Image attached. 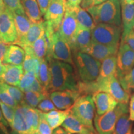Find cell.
Returning <instances> with one entry per match:
<instances>
[{"label": "cell", "mask_w": 134, "mask_h": 134, "mask_svg": "<svg viewBox=\"0 0 134 134\" xmlns=\"http://www.w3.org/2000/svg\"><path fill=\"white\" fill-rule=\"evenodd\" d=\"M46 59L51 72L50 93L66 90L79 91L80 81L73 65L51 57Z\"/></svg>", "instance_id": "1"}, {"label": "cell", "mask_w": 134, "mask_h": 134, "mask_svg": "<svg viewBox=\"0 0 134 134\" xmlns=\"http://www.w3.org/2000/svg\"><path fill=\"white\" fill-rule=\"evenodd\" d=\"M39 119L40 110L24 103L16 107L11 127L15 134H36Z\"/></svg>", "instance_id": "2"}, {"label": "cell", "mask_w": 134, "mask_h": 134, "mask_svg": "<svg viewBox=\"0 0 134 134\" xmlns=\"http://www.w3.org/2000/svg\"><path fill=\"white\" fill-rule=\"evenodd\" d=\"M73 59L80 81L88 83L96 81L99 75L100 61L81 51H73Z\"/></svg>", "instance_id": "3"}, {"label": "cell", "mask_w": 134, "mask_h": 134, "mask_svg": "<svg viewBox=\"0 0 134 134\" xmlns=\"http://www.w3.org/2000/svg\"><path fill=\"white\" fill-rule=\"evenodd\" d=\"M95 24L107 23L120 26L122 23L120 0H107L87 9Z\"/></svg>", "instance_id": "4"}, {"label": "cell", "mask_w": 134, "mask_h": 134, "mask_svg": "<svg viewBox=\"0 0 134 134\" xmlns=\"http://www.w3.org/2000/svg\"><path fill=\"white\" fill-rule=\"evenodd\" d=\"M95 109L93 95L82 94L69 110L91 132L97 133L93 125Z\"/></svg>", "instance_id": "5"}, {"label": "cell", "mask_w": 134, "mask_h": 134, "mask_svg": "<svg viewBox=\"0 0 134 134\" xmlns=\"http://www.w3.org/2000/svg\"><path fill=\"white\" fill-rule=\"evenodd\" d=\"M127 103H119L114 109L102 115L97 114L94 119V126L98 134H113L115 125L122 114L129 113Z\"/></svg>", "instance_id": "6"}, {"label": "cell", "mask_w": 134, "mask_h": 134, "mask_svg": "<svg viewBox=\"0 0 134 134\" xmlns=\"http://www.w3.org/2000/svg\"><path fill=\"white\" fill-rule=\"evenodd\" d=\"M47 38L48 42V52L47 58L51 57L74 65L71 46L62 37L58 31Z\"/></svg>", "instance_id": "7"}, {"label": "cell", "mask_w": 134, "mask_h": 134, "mask_svg": "<svg viewBox=\"0 0 134 134\" xmlns=\"http://www.w3.org/2000/svg\"><path fill=\"white\" fill-rule=\"evenodd\" d=\"M121 27L116 25L99 23L91 31L92 42L107 46H119Z\"/></svg>", "instance_id": "8"}, {"label": "cell", "mask_w": 134, "mask_h": 134, "mask_svg": "<svg viewBox=\"0 0 134 134\" xmlns=\"http://www.w3.org/2000/svg\"><path fill=\"white\" fill-rule=\"evenodd\" d=\"M0 37L8 44H14L18 40L13 13L5 6L0 11Z\"/></svg>", "instance_id": "9"}, {"label": "cell", "mask_w": 134, "mask_h": 134, "mask_svg": "<svg viewBox=\"0 0 134 134\" xmlns=\"http://www.w3.org/2000/svg\"><path fill=\"white\" fill-rule=\"evenodd\" d=\"M134 67V51L125 42H120L117 57V79L122 78Z\"/></svg>", "instance_id": "10"}, {"label": "cell", "mask_w": 134, "mask_h": 134, "mask_svg": "<svg viewBox=\"0 0 134 134\" xmlns=\"http://www.w3.org/2000/svg\"><path fill=\"white\" fill-rule=\"evenodd\" d=\"M79 24L74 9L66 6V9L60 24L58 32L62 37L71 45L74 40Z\"/></svg>", "instance_id": "11"}, {"label": "cell", "mask_w": 134, "mask_h": 134, "mask_svg": "<svg viewBox=\"0 0 134 134\" xmlns=\"http://www.w3.org/2000/svg\"><path fill=\"white\" fill-rule=\"evenodd\" d=\"M66 9L65 0H51L47 8L44 19L51 26L55 32L59 29L60 24Z\"/></svg>", "instance_id": "12"}, {"label": "cell", "mask_w": 134, "mask_h": 134, "mask_svg": "<svg viewBox=\"0 0 134 134\" xmlns=\"http://www.w3.org/2000/svg\"><path fill=\"white\" fill-rule=\"evenodd\" d=\"M81 95L79 91L66 90L51 92L49 97L57 109L66 110L74 105Z\"/></svg>", "instance_id": "13"}, {"label": "cell", "mask_w": 134, "mask_h": 134, "mask_svg": "<svg viewBox=\"0 0 134 134\" xmlns=\"http://www.w3.org/2000/svg\"><path fill=\"white\" fill-rule=\"evenodd\" d=\"M120 1L123 24V32L120 42H123L134 27V0H120Z\"/></svg>", "instance_id": "14"}, {"label": "cell", "mask_w": 134, "mask_h": 134, "mask_svg": "<svg viewBox=\"0 0 134 134\" xmlns=\"http://www.w3.org/2000/svg\"><path fill=\"white\" fill-rule=\"evenodd\" d=\"M119 46H107L91 42V44L83 50L96 60L101 62L109 57L116 55L118 52Z\"/></svg>", "instance_id": "15"}, {"label": "cell", "mask_w": 134, "mask_h": 134, "mask_svg": "<svg viewBox=\"0 0 134 134\" xmlns=\"http://www.w3.org/2000/svg\"><path fill=\"white\" fill-rule=\"evenodd\" d=\"M96 106V114L102 115L114 109L119 103L109 94L104 91H97L93 94Z\"/></svg>", "instance_id": "16"}, {"label": "cell", "mask_w": 134, "mask_h": 134, "mask_svg": "<svg viewBox=\"0 0 134 134\" xmlns=\"http://www.w3.org/2000/svg\"><path fill=\"white\" fill-rule=\"evenodd\" d=\"M5 71L0 77V81L11 86H19L21 78L24 74L23 65L4 64Z\"/></svg>", "instance_id": "17"}, {"label": "cell", "mask_w": 134, "mask_h": 134, "mask_svg": "<svg viewBox=\"0 0 134 134\" xmlns=\"http://www.w3.org/2000/svg\"><path fill=\"white\" fill-rule=\"evenodd\" d=\"M13 14L18 33V40L14 43L16 44L25 37L33 23L27 16L24 9L13 12Z\"/></svg>", "instance_id": "18"}, {"label": "cell", "mask_w": 134, "mask_h": 134, "mask_svg": "<svg viewBox=\"0 0 134 134\" xmlns=\"http://www.w3.org/2000/svg\"><path fill=\"white\" fill-rule=\"evenodd\" d=\"M91 30L79 26L73 43L71 45L72 51L83 52L91 44Z\"/></svg>", "instance_id": "19"}, {"label": "cell", "mask_w": 134, "mask_h": 134, "mask_svg": "<svg viewBox=\"0 0 134 134\" xmlns=\"http://www.w3.org/2000/svg\"><path fill=\"white\" fill-rule=\"evenodd\" d=\"M44 33L45 21H42L38 23H32L25 37L16 44L23 48L24 46H31Z\"/></svg>", "instance_id": "20"}, {"label": "cell", "mask_w": 134, "mask_h": 134, "mask_svg": "<svg viewBox=\"0 0 134 134\" xmlns=\"http://www.w3.org/2000/svg\"><path fill=\"white\" fill-rule=\"evenodd\" d=\"M26 52L22 47L16 44H10L3 61L4 64L23 65Z\"/></svg>", "instance_id": "21"}, {"label": "cell", "mask_w": 134, "mask_h": 134, "mask_svg": "<svg viewBox=\"0 0 134 134\" xmlns=\"http://www.w3.org/2000/svg\"><path fill=\"white\" fill-rule=\"evenodd\" d=\"M64 128L70 134L87 133L91 132L89 129L84 125L69 110V113L62 124Z\"/></svg>", "instance_id": "22"}, {"label": "cell", "mask_w": 134, "mask_h": 134, "mask_svg": "<svg viewBox=\"0 0 134 134\" xmlns=\"http://www.w3.org/2000/svg\"><path fill=\"white\" fill-rule=\"evenodd\" d=\"M23 48L26 52V57L23 64L24 71L34 72L37 76H38L41 60L34 54L31 46H24Z\"/></svg>", "instance_id": "23"}, {"label": "cell", "mask_w": 134, "mask_h": 134, "mask_svg": "<svg viewBox=\"0 0 134 134\" xmlns=\"http://www.w3.org/2000/svg\"><path fill=\"white\" fill-rule=\"evenodd\" d=\"M21 1L25 13L33 23L42 21V14L37 0H21Z\"/></svg>", "instance_id": "24"}, {"label": "cell", "mask_w": 134, "mask_h": 134, "mask_svg": "<svg viewBox=\"0 0 134 134\" xmlns=\"http://www.w3.org/2000/svg\"><path fill=\"white\" fill-rule=\"evenodd\" d=\"M117 57L116 55L109 57L103 61L100 65L99 75L97 79L102 80L116 76ZM96 79V80H97Z\"/></svg>", "instance_id": "25"}, {"label": "cell", "mask_w": 134, "mask_h": 134, "mask_svg": "<svg viewBox=\"0 0 134 134\" xmlns=\"http://www.w3.org/2000/svg\"><path fill=\"white\" fill-rule=\"evenodd\" d=\"M68 113L69 110H57V109L47 113H43V114L51 128L54 129L62 125L65 119L66 118Z\"/></svg>", "instance_id": "26"}, {"label": "cell", "mask_w": 134, "mask_h": 134, "mask_svg": "<svg viewBox=\"0 0 134 134\" xmlns=\"http://www.w3.org/2000/svg\"><path fill=\"white\" fill-rule=\"evenodd\" d=\"M73 9L75 12L77 21L79 26L92 31L96 24H95L93 18L88 12V11L82 8L80 6Z\"/></svg>", "instance_id": "27"}, {"label": "cell", "mask_w": 134, "mask_h": 134, "mask_svg": "<svg viewBox=\"0 0 134 134\" xmlns=\"http://www.w3.org/2000/svg\"><path fill=\"white\" fill-rule=\"evenodd\" d=\"M32 52L41 60L46 58L48 52V42L45 33L31 46Z\"/></svg>", "instance_id": "28"}, {"label": "cell", "mask_w": 134, "mask_h": 134, "mask_svg": "<svg viewBox=\"0 0 134 134\" xmlns=\"http://www.w3.org/2000/svg\"><path fill=\"white\" fill-rule=\"evenodd\" d=\"M37 78L42 85L50 93L51 72H50L49 64L46 58L41 60V66H40Z\"/></svg>", "instance_id": "29"}, {"label": "cell", "mask_w": 134, "mask_h": 134, "mask_svg": "<svg viewBox=\"0 0 134 134\" xmlns=\"http://www.w3.org/2000/svg\"><path fill=\"white\" fill-rule=\"evenodd\" d=\"M113 134H134L132 131V124L128 113L122 114L115 125Z\"/></svg>", "instance_id": "30"}, {"label": "cell", "mask_w": 134, "mask_h": 134, "mask_svg": "<svg viewBox=\"0 0 134 134\" xmlns=\"http://www.w3.org/2000/svg\"><path fill=\"white\" fill-rule=\"evenodd\" d=\"M48 97L44 94L36 91H27L24 93V103L33 108H36L43 99Z\"/></svg>", "instance_id": "31"}, {"label": "cell", "mask_w": 134, "mask_h": 134, "mask_svg": "<svg viewBox=\"0 0 134 134\" xmlns=\"http://www.w3.org/2000/svg\"><path fill=\"white\" fill-rule=\"evenodd\" d=\"M118 80L125 91H134V67L127 74L119 78Z\"/></svg>", "instance_id": "32"}, {"label": "cell", "mask_w": 134, "mask_h": 134, "mask_svg": "<svg viewBox=\"0 0 134 134\" xmlns=\"http://www.w3.org/2000/svg\"><path fill=\"white\" fill-rule=\"evenodd\" d=\"M0 100L3 103L14 108H16L18 105V104L16 103L7 89L5 88L2 82L0 83Z\"/></svg>", "instance_id": "33"}, {"label": "cell", "mask_w": 134, "mask_h": 134, "mask_svg": "<svg viewBox=\"0 0 134 134\" xmlns=\"http://www.w3.org/2000/svg\"><path fill=\"white\" fill-rule=\"evenodd\" d=\"M3 84L18 105L24 103V93L19 87L18 88V86H11L4 83H3Z\"/></svg>", "instance_id": "34"}, {"label": "cell", "mask_w": 134, "mask_h": 134, "mask_svg": "<svg viewBox=\"0 0 134 134\" xmlns=\"http://www.w3.org/2000/svg\"><path fill=\"white\" fill-rule=\"evenodd\" d=\"M37 78V76L34 72L27 71L24 72L22 76L21 81L18 87L24 92L29 86H31L35 80Z\"/></svg>", "instance_id": "35"}, {"label": "cell", "mask_w": 134, "mask_h": 134, "mask_svg": "<svg viewBox=\"0 0 134 134\" xmlns=\"http://www.w3.org/2000/svg\"><path fill=\"white\" fill-rule=\"evenodd\" d=\"M0 108H1V112H2L4 119L9 124V126L11 127L12 125L13 119H14L16 108H14V107L6 104L1 102V100H0Z\"/></svg>", "instance_id": "36"}, {"label": "cell", "mask_w": 134, "mask_h": 134, "mask_svg": "<svg viewBox=\"0 0 134 134\" xmlns=\"http://www.w3.org/2000/svg\"><path fill=\"white\" fill-rule=\"evenodd\" d=\"M38 132L39 134H52V129L47 122L43 113L41 111H40V119L38 125Z\"/></svg>", "instance_id": "37"}, {"label": "cell", "mask_w": 134, "mask_h": 134, "mask_svg": "<svg viewBox=\"0 0 134 134\" xmlns=\"http://www.w3.org/2000/svg\"><path fill=\"white\" fill-rule=\"evenodd\" d=\"M37 109L42 113H48V112L52 111L53 110H57V108L55 107L54 104L52 101V100L48 98H45L42 101L38 104L37 106Z\"/></svg>", "instance_id": "38"}, {"label": "cell", "mask_w": 134, "mask_h": 134, "mask_svg": "<svg viewBox=\"0 0 134 134\" xmlns=\"http://www.w3.org/2000/svg\"><path fill=\"white\" fill-rule=\"evenodd\" d=\"M4 6L9 9L11 12L23 10L21 0H3Z\"/></svg>", "instance_id": "39"}, {"label": "cell", "mask_w": 134, "mask_h": 134, "mask_svg": "<svg viewBox=\"0 0 134 134\" xmlns=\"http://www.w3.org/2000/svg\"><path fill=\"white\" fill-rule=\"evenodd\" d=\"M105 1L107 0H82L80 6L83 9L87 10L92 6L101 4Z\"/></svg>", "instance_id": "40"}, {"label": "cell", "mask_w": 134, "mask_h": 134, "mask_svg": "<svg viewBox=\"0 0 134 134\" xmlns=\"http://www.w3.org/2000/svg\"><path fill=\"white\" fill-rule=\"evenodd\" d=\"M9 46V44L3 42V41L0 42V63H3L5 55Z\"/></svg>", "instance_id": "41"}, {"label": "cell", "mask_w": 134, "mask_h": 134, "mask_svg": "<svg viewBox=\"0 0 134 134\" xmlns=\"http://www.w3.org/2000/svg\"><path fill=\"white\" fill-rule=\"evenodd\" d=\"M37 1L39 5L42 14L44 16L47 10L48 6H49L50 0H37Z\"/></svg>", "instance_id": "42"}, {"label": "cell", "mask_w": 134, "mask_h": 134, "mask_svg": "<svg viewBox=\"0 0 134 134\" xmlns=\"http://www.w3.org/2000/svg\"><path fill=\"white\" fill-rule=\"evenodd\" d=\"M123 42L127 43L134 51V32L133 30L127 35Z\"/></svg>", "instance_id": "43"}, {"label": "cell", "mask_w": 134, "mask_h": 134, "mask_svg": "<svg viewBox=\"0 0 134 134\" xmlns=\"http://www.w3.org/2000/svg\"><path fill=\"white\" fill-rule=\"evenodd\" d=\"M129 118L132 121H134V94L132 95L129 103Z\"/></svg>", "instance_id": "44"}, {"label": "cell", "mask_w": 134, "mask_h": 134, "mask_svg": "<svg viewBox=\"0 0 134 134\" xmlns=\"http://www.w3.org/2000/svg\"><path fill=\"white\" fill-rule=\"evenodd\" d=\"M66 6L70 8H75L79 6L82 0H65Z\"/></svg>", "instance_id": "45"}, {"label": "cell", "mask_w": 134, "mask_h": 134, "mask_svg": "<svg viewBox=\"0 0 134 134\" xmlns=\"http://www.w3.org/2000/svg\"><path fill=\"white\" fill-rule=\"evenodd\" d=\"M52 134H69V133L63 127H58L52 130Z\"/></svg>", "instance_id": "46"}, {"label": "cell", "mask_w": 134, "mask_h": 134, "mask_svg": "<svg viewBox=\"0 0 134 134\" xmlns=\"http://www.w3.org/2000/svg\"><path fill=\"white\" fill-rule=\"evenodd\" d=\"M0 124H1L4 125L5 127H8L9 126V124L8 123V122L6 121V119H4V116H3V113L2 112H1V108H0Z\"/></svg>", "instance_id": "47"}, {"label": "cell", "mask_w": 134, "mask_h": 134, "mask_svg": "<svg viewBox=\"0 0 134 134\" xmlns=\"http://www.w3.org/2000/svg\"><path fill=\"white\" fill-rule=\"evenodd\" d=\"M0 134H9L6 129V127L0 124Z\"/></svg>", "instance_id": "48"}, {"label": "cell", "mask_w": 134, "mask_h": 134, "mask_svg": "<svg viewBox=\"0 0 134 134\" xmlns=\"http://www.w3.org/2000/svg\"><path fill=\"white\" fill-rule=\"evenodd\" d=\"M5 65L4 63H0V77L2 76V75L3 74L5 71Z\"/></svg>", "instance_id": "49"}, {"label": "cell", "mask_w": 134, "mask_h": 134, "mask_svg": "<svg viewBox=\"0 0 134 134\" xmlns=\"http://www.w3.org/2000/svg\"><path fill=\"white\" fill-rule=\"evenodd\" d=\"M0 6H2V7L4 6V3H3V0H0Z\"/></svg>", "instance_id": "50"}, {"label": "cell", "mask_w": 134, "mask_h": 134, "mask_svg": "<svg viewBox=\"0 0 134 134\" xmlns=\"http://www.w3.org/2000/svg\"><path fill=\"white\" fill-rule=\"evenodd\" d=\"M70 134V133H69ZM76 134H98V133H95L94 132H90V133H76Z\"/></svg>", "instance_id": "51"}, {"label": "cell", "mask_w": 134, "mask_h": 134, "mask_svg": "<svg viewBox=\"0 0 134 134\" xmlns=\"http://www.w3.org/2000/svg\"><path fill=\"white\" fill-rule=\"evenodd\" d=\"M4 6H3V7H4ZM3 7H2V6H0V11H1V9H2V8H3Z\"/></svg>", "instance_id": "52"}, {"label": "cell", "mask_w": 134, "mask_h": 134, "mask_svg": "<svg viewBox=\"0 0 134 134\" xmlns=\"http://www.w3.org/2000/svg\"><path fill=\"white\" fill-rule=\"evenodd\" d=\"M1 41V37H0V42Z\"/></svg>", "instance_id": "53"}, {"label": "cell", "mask_w": 134, "mask_h": 134, "mask_svg": "<svg viewBox=\"0 0 134 134\" xmlns=\"http://www.w3.org/2000/svg\"><path fill=\"white\" fill-rule=\"evenodd\" d=\"M36 134H39V133H38V132H37V133H36Z\"/></svg>", "instance_id": "54"}, {"label": "cell", "mask_w": 134, "mask_h": 134, "mask_svg": "<svg viewBox=\"0 0 134 134\" xmlns=\"http://www.w3.org/2000/svg\"><path fill=\"white\" fill-rule=\"evenodd\" d=\"M133 31L134 32V27H133Z\"/></svg>", "instance_id": "55"}, {"label": "cell", "mask_w": 134, "mask_h": 134, "mask_svg": "<svg viewBox=\"0 0 134 134\" xmlns=\"http://www.w3.org/2000/svg\"><path fill=\"white\" fill-rule=\"evenodd\" d=\"M1 83V81H0V83Z\"/></svg>", "instance_id": "56"}, {"label": "cell", "mask_w": 134, "mask_h": 134, "mask_svg": "<svg viewBox=\"0 0 134 134\" xmlns=\"http://www.w3.org/2000/svg\"><path fill=\"white\" fill-rule=\"evenodd\" d=\"M133 133H134V131H133Z\"/></svg>", "instance_id": "57"}, {"label": "cell", "mask_w": 134, "mask_h": 134, "mask_svg": "<svg viewBox=\"0 0 134 134\" xmlns=\"http://www.w3.org/2000/svg\"><path fill=\"white\" fill-rule=\"evenodd\" d=\"M50 1H51V0H50Z\"/></svg>", "instance_id": "58"}]
</instances>
